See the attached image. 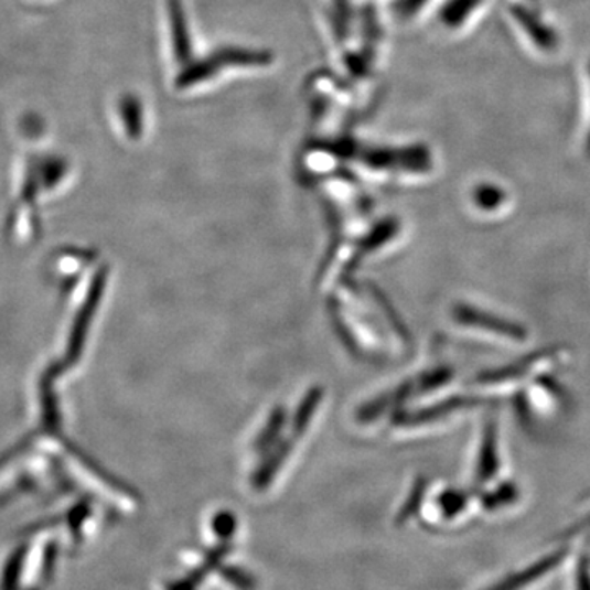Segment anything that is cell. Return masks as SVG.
<instances>
[{
    "mask_svg": "<svg viewBox=\"0 0 590 590\" xmlns=\"http://www.w3.org/2000/svg\"><path fill=\"white\" fill-rule=\"evenodd\" d=\"M521 501V489L512 481L501 482L482 497V507L487 512L504 511Z\"/></svg>",
    "mask_w": 590,
    "mask_h": 590,
    "instance_id": "cell-4",
    "label": "cell"
},
{
    "mask_svg": "<svg viewBox=\"0 0 590 590\" xmlns=\"http://www.w3.org/2000/svg\"><path fill=\"white\" fill-rule=\"evenodd\" d=\"M501 438L494 418H487L482 428L479 441L478 457H475V484L489 485L501 472Z\"/></svg>",
    "mask_w": 590,
    "mask_h": 590,
    "instance_id": "cell-3",
    "label": "cell"
},
{
    "mask_svg": "<svg viewBox=\"0 0 590 590\" xmlns=\"http://www.w3.org/2000/svg\"><path fill=\"white\" fill-rule=\"evenodd\" d=\"M423 2L425 0H400V2L397 3V9H399V12L403 13V15H412L418 7L423 6Z\"/></svg>",
    "mask_w": 590,
    "mask_h": 590,
    "instance_id": "cell-10",
    "label": "cell"
},
{
    "mask_svg": "<svg viewBox=\"0 0 590 590\" xmlns=\"http://www.w3.org/2000/svg\"><path fill=\"white\" fill-rule=\"evenodd\" d=\"M478 0H451L450 6L443 10V19L448 23H458L468 15V10L474 7Z\"/></svg>",
    "mask_w": 590,
    "mask_h": 590,
    "instance_id": "cell-8",
    "label": "cell"
},
{
    "mask_svg": "<svg viewBox=\"0 0 590 590\" xmlns=\"http://www.w3.org/2000/svg\"><path fill=\"white\" fill-rule=\"evenodd\" d=\"M579 590H590V575L588 569H581L578 575Z\"/></svg>",
    "mask_w": 590,
    "mask_h": 590,
    "instance_id": "cell-11",
    "label": "cell"
},
{
    "mask_svg": "<svg viewBox=\"0 0 590 590\" xmlns=\"http://www.w3.org/2000/svg\"><path fill=\"white\" fill-rule=\"evenodd\" d=\"M339 2L340 10H342L343 15H346V12H348V9H346V0H336ZM340 13V15H342Z\"/></svg>",
    "mask_w": 590,
    "mask_h": 590,
    "instance_id": "cell-12",
    "label": "cell"
},
{
    "mask_svg": "<svg viewBox=\"0 0 590 590\" xmlns=\"http://www.w3.org/2000/svg\"><path fill=\"white\" fill-rule=\"evenodd\" d=\"M474 202L484 212H495L505 202V192L497 185H479L474 191Z\"/></svg>",
    "mask_w": 590,
    "mask_h": 590,
    "instance_id": "cell-7",
    "label": "cell"
},
{
    "mask_svg": "<svg viewBox=\"0 0 590 590\" xmlns=\"http://www.w3.org/2000/svg\"><path fill=\"white\" fill-rule=\"evenodd\" d=\"M214 60L217 61L218 66H225V64H230V66H261V64L269 63L271 61V55L265 52H248V50L239 49H225L222 52H218L214 56Z\"/></svg>",
    "mask_w": 590,
    "mask_h": 590,
    "instance_id": "cell-6",
    "label": "cell"
},
{
    "mask_svg": "<svg viewBox=\"0 0 590 590\" xmlns=\"http://www.w3.org/2000/svg\"><path fill=\"white\" fill-rule=\"evenodd\" d=\"M569 353L565 346H549V348L533 352L521 360L512 361L494 369L482 371L475 377L474 384L485 390H505L521 386L527 380L538 379L543 374L555 369L568 360Z\"/></svg>",
    "mask_w": 590,
    "mask_h": 590,
    "instance_id": "cell-1",
    "label": "cell"
},
{
    "mask_svg": "<svg viewBox=\"0 0 590 590\" xmlns=\"http://www.w3.org/2000/svg\"><path fill=\"white\" fill-rule=\"evenodd\" d=\"M453 317L460 325L474 332L484 333L492 339L504 340L508 343H525L528 340L527 326L517 320L507 319L501 313L471 303H457Z\"/></svg>",
    "mask_w": 590,
    "mask_h": 590,
    "instance_id": "cell-2",
    "label": "cell"
},
{
    "mask_svg": "<svg viewBox=\"0 0 590 590\" xmlns=\"http://www.w3.org/2000/svg\"><path fill=\"white\" fill-rule=\"evenodd\" d=\"M168 3H170L171 20H173L174 52H176V58L179 61H187L191 58V39H189L181 0H168Z\"/></svg>",
    "mask_w": 590,
    "mask_h": 590,
    "instance_id": "cell-5",
    "label": "cell"
},
{
    "mask_svg": "<svg viewBox=\"0 0 590 590\" xmlns=\"http://www.w3.org/2000/svg\"><path fill=\"white\" fill-rule=\"evenodd\" d=\"M444 511L448 512V514L451 515H458L461 514V511H464V507H466L468 504V497L463 494V492L458 491H451L447 492L444 494ZM444 512V514H447Z\"/></svg>",
    "mask_w": 590,
    "mask_h": 590,
    "instance_id": "cell-9",
    "label": "cell"
}]
</instances>
